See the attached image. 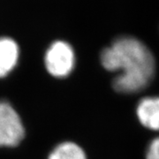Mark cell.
Segmentation results:
<instances>
[{
  "instance_id": "cell-1",
  "label": "cell",
  "mask_w": 159,
  "mask_h": 159,
  "mask_svg": "<svg viewBox=\"0 0 159 159\" xmlns=\"http://www.w3.org/2000/svg\"><path fill=\"white\" fill-rule=\"evenodd\" d=\"M102 67L116 73L112 88L120 94H134L148 87L156 73L152 51L141 40L130 35L119 36L100 54Z\"/></svg>"
},
{
  "instance_id": "cell-2",
  "label": "cell",
  "mask_w": 159,
  "mask_h": 159,
  "mask_svg": "<svg viewBox=\"0 0 159 159\" xmlns=\"http://www.w3.org/2000/svg\"><path fill=\"white\" fill-rule=\"evenodd\" d=\"M48 73L57 78H65L74 70L75 53L73 47L64 41H56L47 50L44 57Z\"/></svg>"
},
{
  "instance_id": "cell-3",
  "label": "cell",
  "mask_w": 159,
  "mask_h": 159,
  "mask_svg": "<svg viewBox=\"0 0 159 159\" xmlns=\"http://www.w3.org/2000/svg\"><path fill=\"white\" fill-rule=\"evenodd\" d=\"M25 136L20 117L11 104L0 101V147H15Z\"/></svg>"
},
{
  "instance_id": "cell-4",
  "label": "cell",
  "mask_w": 159,
  "mask_h": 159,
  "mask_svg": "<svg viewBox=\"0 0 159 159\" xmlns=\"http://www.w3.org/2000/svg\"><path fill=\"white\" fill-rule=\"evenodd\" d=\"M136 117L142 126L151 131H159V96L141 98L135 109Z\"/></svg>"
},
{
  "instance_id": "cell-5",
  "label": "cell",
  "mask_w": 159,
  "mask_h": 159,
  "mask_svg": "<svg viewBox=\"0 0 159 159\" xmlns=\"http://www.w3.org/2000/svg\"><path fill=\"white\" fill-rule=\"evenodd\" d=\"M20 51L14 40L9 37L0 38V78L11 73L17 65Z\"/></svg>"
},
{
  "instance_id": "cell-6",
  "label": "cell",
  "mask_w": 159,
  "mask_h": 159,
  "mask_svg": "<svg viewBox=\"0 0 159 159\" xmlns=\"http://www.w3.org/2000/svg\"><path fill=\"white\" fill-rule=\"evenodd\" d=\"M48 159H87L85 151L72 142L60 143L50 154Z\"/></svg>"
},
{
  "instance_id": "cell-7",
  "label": "cell",
  "mask_w": 159,
  "mask_h": 159,
  "mask_svg": "<svg viewBox=\"0 0 159 159\" xmlns=\"http://www.w3.org/2000/svg\"><path fill=\"white\" fill-rule=\"evenodd\" d=\"M145 157L146 159H159V136L154 138L148 143Z\"/></svg>"
}]
</instances>
